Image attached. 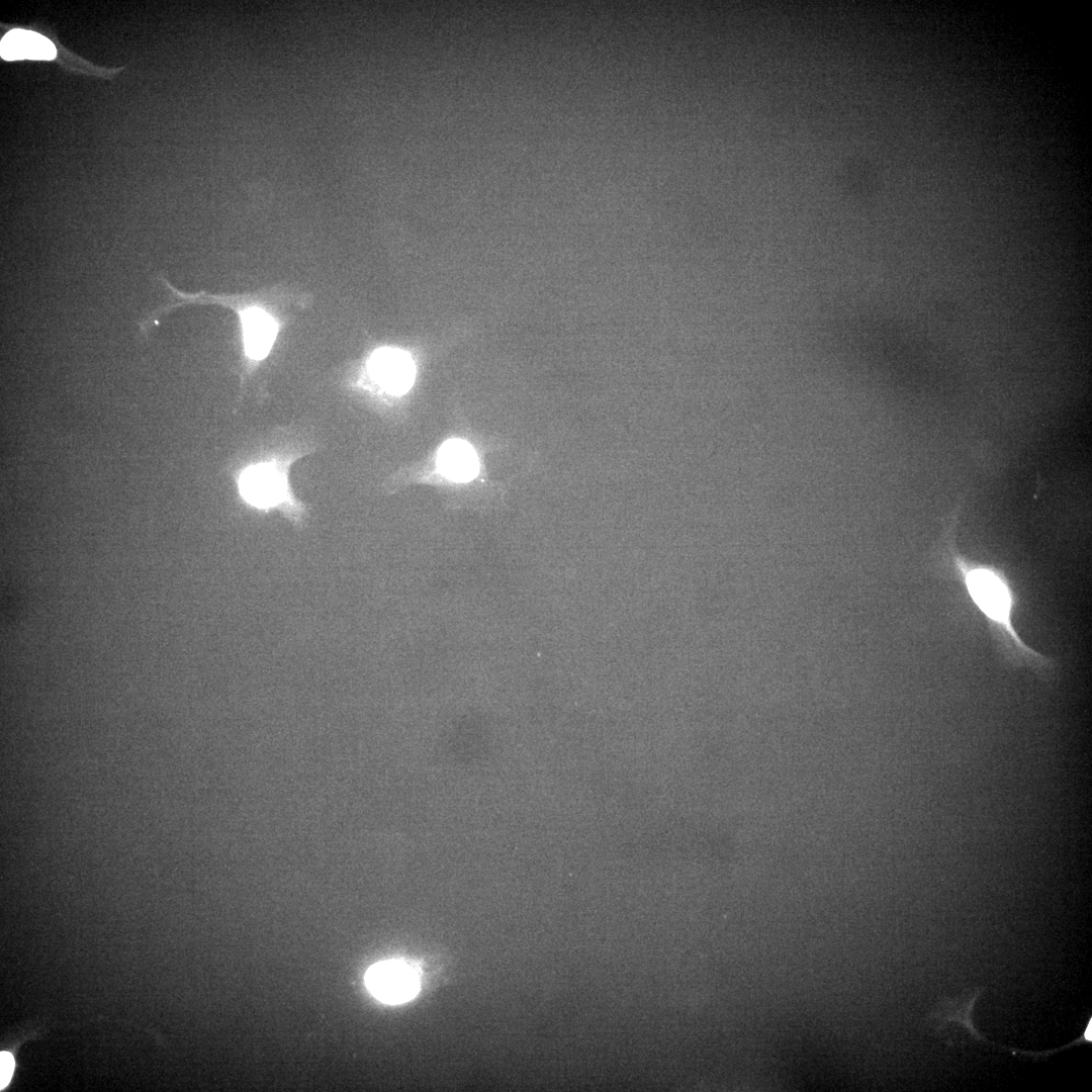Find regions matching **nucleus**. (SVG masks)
<instances>
[{
    "instance_id": "1",
    "label": "nucleus",
    "mask_w": 1092,
    "mask_h": 1092,
    "mask_svg": "<svg viewBox=\"0 0 1092 1092\" xmlns=\"http://www.w3.org/2000/svg\"><path fill=\"white\" fill-rule=\"evenodd\" d=\"M954 570L971 602L984 616L1007 658L1014 664L1050 670L1052 661L1019 635L1014 624L1018 598L1006 573L990 564L952 557Z\"/></svg>"
},
{
    "instance_id": "2",
    "label": "nucleus",
    "mask_w": 1092,
    "mask_h": 1092,
    "mask_svg": "<svg viewBox=\"0 0 1092 1092\" xmlns=\"http://www.w3.org/2000/svg\"><path fill=\"white\" fill-rule=\"evenodd\" d=\"M369 992L379 1001L400 1004L413 999L420 990V975L412 965L401 960L374 964L365 974Z\"/></svg>"
},
{
    "instance_id": "3",
    "label": "nucleus",
    "mask_w": 1092,
    "mask_h": 1092,
    "mask_svg": "<svg viewBox=\"0 0 1092 1092\" xmlns=\"http://www.w3.org/2000/svg\"><path fill=\"white\" fill-rule=\"evenodd\" d=\"M368 366L376 382L389 393L402 394L414 383L416 367L402 350L380 348L371 355Z\"/></svg>"
},
{
    "instance_id": "4",
    "label": "nucleus",
    "mask_w": 1092,
    "mask_h": 1092,
    "mask_svg": "<svg viewBox=\"0 0 1092 1092\" xmlns=\"http://www.w3.org/2000/svg\"><path fill=\"white\" fill-rule=\"evenodd\" d=\"M242 496L258 508L277 505L285 493V479L271 464H260L246 469L239 480Z\"/></svg>"
},
{
    "instance_id": "5",
    "label": "nucleus",
    "mask_w": 1092,
    "mask_h": 1092,
    "mask_svg": "<svg viewBox=\"0 0 1092 1092\" xmlns=\"http://www.w3.org/2000/svg\"><path fill=\"white\" fill-rule=\"evenodd\" d=\"M247 355L256 360L269 353L277 334V325L270 314L258 307L240 312Z\"/></svg>"
},
{
    "instance_id": "6",
    "label": "nucleus",
    "mask_w": 1092,
    "mask_h": 1092,
    "mask_svg": "<svg viewBox=\"0 0 1092 1092\" xmlns=\"http://www.w3.org/2000/svg\"><path fill=\"white\" fill-rule=\"evenodd\" d=\"M1 57L6 61L15 60H53L57 50L46 36L25 29H12L1 39Z\"/></svg>"
},
{
    "instance_id": "7",
    "label": "nucleus",
    "mask_w": 1092,
    "mask_h": 1092,
    "mask_svg": "<svg viewBox=\"0 0 1092 1092\" xmlns=\"http://www.w3.org/2000/svg\"><path fill=\"white\" fill-rule=\"evenodd\" d=\"M437 463L442 474L455 481H468L478 472V460L473 448L459 439L449 440L442 445Z\"/></svg>"
},
{
    "instance_id": "8",
    "label": "nucleus",
    "mask_w": 1092,
    "mask_h": 1092,
    "mask_svg": "<svg viewBox=\"0 0 1092 1092\" xmlns=\"http://www.w3.org/2000/svg\"><path fill=\"white\" fill-rule=\"evenodd\" d=\"M14 1071V1059L8 1052L0 1053V1090L9 1083Z\"/></svg>"
}]
</instances>
